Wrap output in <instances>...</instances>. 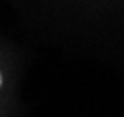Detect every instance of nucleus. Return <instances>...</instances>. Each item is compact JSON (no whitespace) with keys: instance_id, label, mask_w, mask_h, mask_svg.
Returning <instances> with one entry per match:
<instances>
[{"instance_id":"obj_1","label":"nucleus","mask_w":124,"mask_h":117,"mask_svg":"<svg viewBox=\"0 0 124 117\" xmlns=\"http://www.w3.org/2000/svg\"><path fill=\"white\" fill-rule=\"evenodd\" d=\"M2 81H4V79H2V74H0V87H2Z\"/></svg>"}]
</instances>
